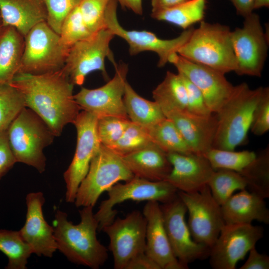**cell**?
I'll return each instance as SVG.
<instances>
[{"label": "cell", "mask_w": 269, "mask_h": 269, "mask_svg": "<svg viewBox=\"0 0 269 269\" xmlns=\"http://www.w3.org/2000/svg\"><path fill=\"white\" fill-rule=\"evenodd\" d=\"M10 84L22 94L26 107L36 114L55 136L80 113L71 82L63 69L42 74L18 73Z\"/></svg>", "instance_id": "cell-1"}, {"label": "cell", "mask_w": 269, "mask_h": 269, "mask_svg": "<svg viewBox=\"0 0 269 269\" xmlns=\"http://www.w3.org/2000/svg\"><path fill=\"white\" fill-rule=\"evenodd\" d=\"M93 209L79 210L81 220L76 225L68 220L66 213L57 210L53 226L57 250L74 264L98 269L108 260V250L97 239L98 223Z\"/></svg>", "instance_id": "cell-2"}, {"label": "cell", "mask_w": 269, "mask_h": 269, "mask_svg": "<svg viewBox=\"0 0 269 269\" xmlns=\"http://www.w3.org/2000/svg\"><path fill=\"white\" fill-rule=\"evenodd\" d=\"M263 87L251 89L242 83L216 114L217 128L212 148L234 150L247 139L255 108Z\"/></svg>", "instance_id": "cell-3"}, {"label": "cell", "mask_w": 269, "mask_h": 269, "mask_svg": "<svg viewBox=\"0 0 269 269\" xmlns=\"http://www.w3.org/2000/svg\"><path fill=\"white\" fill-rule=\"evenodd\" d=\"M177 53L182 57L224 74L235 71L236 62L231 40V30L219 23L200 22Z\"/></svg>", "instance_id": "cell-4"}, {"label": "cell", "mask_w": 269, "mask_h": 269, "mask_svg": "<svg viewBox=\"0 0 269 269\" xmlns=\"http://www.w3.org/2000/svg\"><path fill=\"white\" fill-rule=\"evenodd\" d=\"M7 134L16 162L31 166L39 173L45 171L43 150L55 135L36 114L24 108L9 125Z\"/></svg>", "instance_id": "cell-5"}, {"label": "cell", "mask_w": 269, "mask_h": 269, "mask_svg": "<svg viewBox=\"0 0 269 269\" xmlns=\"http://www.w3.org/2000/svg\"><path fill=\"white\" fill-rule=\"evenodd\" d=\"M134 177L121 155L101 144L79 185L74 203L77 207H93L104 192L120 181L127 182Z\"/></svg>", "instance_id": "cell-6"}, {"label": "cell", "mask_w": 269, "mask_h": 269, "mask_svg": "<svg viewBox=\"0 0 269 269\" xmlns=\"http://www.w3.org/2000/svg\"><path fill=\"white\" fill-rule=\"evenodd\" d=\"M24 37V45L18 73L42 74L62 69L69 48L59 34L46 22L32 28Z\"/></svg>", "instance_id": "cell-7"}, {"label": "cell", "mask_w": 269, "mask_h": 269, "mask_svg": "<svg viewBox=\"0 0 269 269\" xmlns=\"http://www.w3.org/2000/svg\"><path fill=\"white\" fill-rule=\"evenodd\" d=\"M178 190L168 182L152 181L137 177L124 183L118 182L108 191V198L101 202L94 214L98 231L111 224L118 213L113 207L124 201H155L161 204L169 202L178 196Z\"/></svg>", "instance_id": "cell-8"}, {"label": "cell", "mask_w": 269, "mask_h": 269, "mask_svg": "<svg viewBox=\"0 0 269 269\" xmlns=\"http://www.w3.org/2000/svg\"><path fill=\"white\" fill-rule=\"evenodd\" d=\"M114 36L105 27L70 47L62 69L74 85H82L87 76L95 71H101L104 78L108 80L106 58L108 57L115 67L117 65L110 48Z\"/></svg>", "instance_id": "cell-9"}, {"label": "cell", "mask_w": 269, "mask_h": 269, "mask_svg": "<svg viewBox=\"0 0 269 269\" xmlns=\"http://www.w3.org/2000/svg\"><path fill=\"white\" fill-rule=\"evenodd\" d=\"M242 27L231 31V40L239 75L261 77L268 54L269 38L259 15L253 12L244 17Z\"/></svg>", "instance_id": "cell-10"}, {"label": "cell", "mask_w": 269, "mask_h": 269, "mask_svg": "<svg viewBox=\"0 0 269 269\" xmlns=\"http://www.w3.org/2000/svg\"><path fill=\"white\" fill-rule=\"evenodd\" d=\"M117 1L110 0L105 13L106 27L115 36L124 39L129 45L131 55L143 51H152L158 56L157 66L164 67L170 56L177 53L179 48L189 39L194 29L190 27L185 29L178 37L171 39H163L154 33L146 30H128L120 24L117 15Z\"/></svg>", "instance_id": "cell-11"}, {"label": "cell", "mask_w": 269, "mask_h": 269, "mask_svg": "<svg viewBox=\"0 0 269 269\" xmlns=\"http://www.w3.org/2000/svg\"><path fill=\"white\" fill-rule=\"evenodd\" d=\"M97 121L96 115L82 111L73 123L77 131L76 147L72 160L64 173L65 200L68 203L74 202L79 185L101 145L97 133Z\"/></svg>", "instance_id": "cell-12"}, {"label": "cell", "mask_w": 269, "mask_h": 269, "mask_svg": "<svg viewBox=\"0 0 269 269\" xmlns=\"http://www.w3.org/2000/svg\"><path fill=\"white\" fill-rule=\"evenodd\" d=\"M178 195L188 212L187 225L193 239L210 248L225 225L221 205L207 185L195 192L178 191Z\"/></svg>", "instance_id": "cell-13"}, {"label": "cell", "mask_w": 269, "mask_h": 269, "mask_svg": "<svg viewBox=\"0 0 269 269\" xmlns=\"http://www.w3.org/2000/svg\"><path fill=\"white\" fill-rule=\"evenodd\" d=\"M146 220L142 213L134 210L124 218H117L101 231L109 238L115 269H125L129 262L144 253L146 248Z\"/></svg>", "instance_id": "cell-14"}, {"label": "cell", "mask_w": 269, "mask_h": 269, "mask_svg": "<svg viewBox=\"0 0 269 269\" xmlns=\"http://www.w3.org/2000/svg\"><path fill=\"white\" fill-rule=\"evenodd\" d=\"M261 227L251 224H225L212 247L209 257L214 269H235L237 263L263 238Z\"/></svg>", "instance_id": "cell-15"}, {"label": "cell", "mask_w": 269, "mask_h": 269, "mask_svg": "<svg viewBox=\"0 0 269 269\" xmlns=\"http://www.w3.org/2000/svg\"><path fill=\"white\" fill-rule=\"evenodd\" d=\"M160 207L166 234L178 261L188 269L189 264L209 257L210 248L196 242L191 236L185 218L187 209L178 195Z\"/></svg>", "instance_id": "cell-16"}, {"label": "cell", "mask_w": 269, "mask_h": 269, "mask_svg": "<svg viewBox=\"0 0 269 269\" xmlns=\"http://www.w3.org/2000/svg\"><path fill=\"white\" fill-rule=\"evenodd\" d=\"M115 69L113 78L104 85L93 89L82 87L74 95L81 110L98 118L115 116L129 119L123 100L128 66L122 62L115 66Z\"/></svg>", "instance_id": "cell-17"}, {"label": "cell", "mask_w": 269, "mask_h": 269, "mask_svg": "<svg viewBox=\"0 0 269 269\" xmlns=\"http://www.w3.org/2000/svg\"><path fill=\"white\" fill-rule=\"evenodd\" d=\"M168 62L199 89L212 113L218 112L233 92L235 86L217 70L192 62L177 53L170 56Z\"/></svg>", "instance_id": "cell-18"}, {"label": "cell", "mask_w": 269, "mask_h": 269, "mask_svg": "<svg viewBox=\"0 0 269 269\" xmlns=\"http://www.w3.org/2000/svg\"><path fill=\"white\" fill-rule=\"evenodd\" d=\"M45 198L41 192L26 196L27 211L24 225L19 231L23 241L38 256L52 257L57 250L53 226L45 220L42 210Z\"/></svg>", "instance_id": "cell-19"}, {"label": "cell", "mask_w": 269, "mask_h": 269, "mask_svg": "<svg viewBox=\"0 0 269 269\" xmlns=\"http://www.w3.org/2000/svg\"><path fill=\"white\" fill-rule=\"evenodd\" d=\"M172 169L165 179L178 191L186 193L198 191L207 185L215 170L203 155L168 153Z\"/></svg>", "instance_id": "cell-20"}, {"label": "cell", "mask_w": 269, "mask_h": 269, "mask_svg": "<svg viewBox=\"0 0 269 269\" xmlns=\"http://www.w3.org/2000/svg\"><path fill=\"white\" fill-rule=\"evenodd\" d=\"M142 213L146 220L145 253L161 269H186L173 253L164 228L159 203L147 201Z\"/></svg>", "instance_id": "cell-21"}, {"label": "cell", "mask_w": 269, "mask_h": 269, "mask_svg": "<svg viewBox=\"0 0 269 269\" xmlns=\"http://www.w3.org/2000/svg\"><path fill=\"white\" fill-rule=\"evenodd\" d=\"M164 114L175 124L193 153L204 155L212 148L217 124L216 116H199L187 110H172Z\"/></svg>", "instance_id": "cell-22"}, {"label": "cell", "mask_w": 269, "mask_h": 269, "mask_svg": "<svg viewBox=\"0 0 269 269\" xmlns=\"http://www.w3.org/2000/svg\"><path fill=\"white\" fill-rule=\"evenodd\" d=\"M122 157L135 177L149 181L165 180L172 169L167 153L153 142Z\"/></svg>", "instance_id": "cell-23"}, {"label": "cell", "mask_w": 269, "mask_h": 269, "mask_svg": "<svg viewBox=\"0 0 269 269\" xmlns=\"http://www.w3.org/2000/svg\"><path fill=\"white\" fill-rule=\"evenodd\" d=\"M225 224L269 223V210L265 199L245 189L232 195L221 206Z\"/></svg>", "instance_id": "cell-24"}, {"label": "cell", "mask_w": 269, "mask_h": 269, "mask_svg": "<svg viewBox=\"0 0 269 269\" xmlns=\"http://www.w3.org/2000/svg\"><path fill=\"white\" fill-rule=\"evenodd\" d=\"M0 15L3 26L13 27L24 37L46 21L47 11L42 0H0Z\"/></svg>", "instance_id": "cell-25"}, {"label": "cell", "mask_w": 269, "mask_h": 269, "mask_svg": "<svg viewBox=\"0 0 269 269\" xmlns=\"http://www.w3.org/2000/svg\"><path fill=\"white\" fill-rule=\"evenodd\" d=\"M24 37L15 28L3 26L0 32V84L10 83L19 72Z\"/></svg>", "instance_id": "cell-26"}, {"label": "cell", "mask_w": 269, "mask_h": 269, "mask_svg": "<svg viewBox=\"0 0 269 269\" xmlns=\"http://www.w3.org/2000/svg\"><path fill=\"white\" fill-rule=\"evenodd\" d=\"M123 100L131 122L144 128H149L166 118L156 102L147 100L139 96L128 81Z\"/></svg>", "instance_id": "cell-27"}, {"label": "cell", "mask_w": 269, "mask_h": 269, "mask_svg": "<svg viewBox=\"0 0 269 269\" xmlns=\"http://www.w3.org/2000/svg\"><path fill=\"white\" fill-rule=\"evenodd\" d=\"M152 97L164 114L172 110H187L186 90L179 73L167 71L163 81L152 91Z\"/></svg>", "instance_id": "cell-28"}, {"label": "cell", "mask_w": 269, "mask_h": 269, "mask_svg": "<svg viewBox=\"0 0 269 269\" xmlns=\"http://www.w3.org/2000/svg\"><path fill=\"white\" fill-rule=\"evenodd\" d=\"M206 1V0H187L171 8L151 13V16L185 30L203 20Z\"/></svg>", "instance_id": "cell-29"}, {"label": "cell", "mask_w": 269, "mask_h": 269, "mask_svg": "<svg viewBox=\"0 0 269 269\" xmlns=\"http://www.w3.org/2000/svg\"><path fill=\"white\" fill-rule=\"evenodd\" d=\"M146 129L152 142L166 153L174 152L188 154L193 153L183 136L170 119L165 118Z\"/></svg>", "instance_id": "cell-30"}, {"label": "cell", "mask_w": 269, "mask_h": 269, "mask_svg": "<svg viewBox=\"0 0 269 269\" xmlns=\"http://www.w3.org/2000/svg\"><path fill=\"white\" fill-rule=\"evenodd\" d=\"M245 179L246 189L264 198L269 197V149H264L241 172Z\"/></svg>", "instance_id": "cell-31"}, {"label": "cell", "mask_w": 269, "mask_h": 269, "mask_svg": "<svg viewBox=\"0 0 269 269\" xmlns=\"http://www.w3.org/2000/svg\"><path fill=\"white\" fill-rule=\"evenodd\" d=\"M0 251L8 259L6 269H26L28 259L33 254L19 231L0 230Z\"/></svg>", "instance_id": "cell-32"}, {"label": "cell", "mask_w": 269, "mask_h": 269, "mask_svg": "<svg viewBox=\"0 0 269 269\" xmlns=\"http://www.w3.org/2000/svg\"><path fill=\"white\" fill-rule=\"evenodd\" d=\"M207 185L213 198L221 206L235 191L247 187L244 178L239 172L225 169L215 170Z\"/></svg>", "instance_id": "cell-33"}, {"label": "cell", "mask_w": 269, "mask_h": 269, "mask_svg": "<svg viewBox=\"0 0 269 269\" xmlns=\"http://www.w3.org/2000/svg\"><path fill=\"white\" fill-rule=\"evenodd\" d=\"M214 169H225L241 172L256 157L253 151L224 150L212 148L203 155Z\"/></svg>", "instance_id": "cell-34"}, {"label": "cell", "mask_w": 269, "mask_h": 269, "mask_svg": "<svg viewBox=\"0 0 269 269\" xmlns=\"http://www.w3.org/2000/svg\"><path fill=\"white\" fill-rule=\"evenodd\" d=\"M25 107L24 97L19 90L10 83L0 84V132L6 131Z\"/></svg>", "instance_id": "cell-35"}, {"label": "cell", "mask_w": 269, "mask_h": 269, "mask_svg": "<svg viewBox=\"0 0 269 269\" xmlns=\"http://www.w3.org/2000/svg\"><path fill=\"white\" fill-rule=\"evenodd\" d=\"M152 142L145 128L131 122L120 138L110 148L123 156L143 148Z\"/></svg>", "instance_id": "cell-36"}, {"label": "cell", "mask_w": 269, "mask_h": 269, "mask_svg": "<svg viewBox=\"0 0 269 269\" xmlns=\"http://www.w3.org/2000/svg\"><path fill=\"white\" fill-rule=\"evenodd\" d=\"M59 35L62 43L69 48L76 42L92 35L82 19L79 5L64 19Z\"/></svg>", "instance_id": "cell-37"}, {"label": "cell", "mask_w": 269, "mask_h": 269, "mask_svg": "<svg viewBox=\"0 0 269 269\" xmlns=\"http://www.w3.org/2000/svg\"><path fill=\"white\" fill-rule=\"evenodd\" d=\"M131 121L115 116L98 118L97 129L101 144L109 147L113 145L122 136Z\"/></svg>", "instance_id": "cell-38"}, {"label": "cell", "mask_w": 269, "mask_h": 269, "mask_svg": "<svg viewBox=\"0 0 269 269\" xmlns=\"http://www.w3.org/2000/svg\"><path fill=\"white\" fill-rule=\"evenodd\" d=\"M110 0H82L79 5L82 19L92 35L105 28V13Z\"/></svg>", "instance_id": "cell-39"}, {"label": "cell", "mask_w": 269, "mask_h": 269, "mask_svg": "<svg viewBox=\"0 0 269 269\" xmlns=\"http://www.w3.org/2000/svg\"><path fill=\"white\" fill-rule=\"evenodd\" d=\"M47 11L46 22L58 34L67 16L82 0H42Z\"/></svg>", "instance_id": "cell-40"}, {"label": "cell", "mask_w": 269, "mask_h": 269, "mask_svg": "<svg viewBox=\"0 0 269 269\" xmlns=\"http://www.w3.org/2000/svg\"><path fill=\"white\" fill-rule=\"evenodd\" d=\"M250 130L256 135H262L269 130V87H263L260 99L254 112Z\"/></svg>", "instance_id": "cell-41"}, {"label": "cell", "mask_w": 269, "mask_h": 269, "mask_svg": "<svg viewBox=\"0 0 269 269\" xmlns=\"http://www.w3.org/2000/svg\"><path fill=\"white\" fill-rule=\"evenodd\" d=\"M179 73L184 83L187 98V110L193 114L208 117L212 115V113L207 107L203 96L191 81L183 74Z\"/></svg>", "instance_id": "cell-42"}, {"label": "cell", "mask_w": 269, "mask_h": 269, "mask_svg": "<svg viewBox=\"0 0 269 269\" xmlns=\"http://www.w3.org/2000/svg\"><path fill=\"white\" fill-rule=\"evenodd\" d=\"M16 162L9 144L7 130L0 132V180Z\"/></svg>", "instance_id": "cell-43"}, {"label": "cell", "mask_w": 269, "mask_h": 269, "mask_svg": "<svg viewBox=\"0 0 269 269\" xmlns=\"http://www.w3.org/2000/svg\"><path fill=\"white\" fill-rule=\"evenodd\" d=\"M249 252V257L240 269H269V257L267 255L260 254L255 247Z\"/></svg>", "instance_id": "cell-44"}, {"label": "cell", "mask_w": 269, "mask_h": 269, "mask_svg": "<svg viewBox=\"0 0 269 269\" xmlns=\"http://www.w3.org/2000/svg\"><path fill=\"white\" fill-rule=\"evenodd\" d=\"M125 269H161L160 267L145 252L132 259Z\"/></svg>", "instance_id": "cell-45"}, {"label": "cell", "mask_w": 269, "mask_h": 269, "mask_svg": "<svg viewBox=\"0 0 269 269\" xmlns=\"http://www.w3.org/2000/svg\"><path fill=\"white\" fill-rule=\"evenodd\" d=\"M236 8L237 13L243 17L253 12L255 0H229Z\"/></svg>", "instance_id": "cell-46"}, {"label": "cell", "mask_w": 269, "mask_h": 269, "mask_svg": "<svg viewBox=\"0 0 269 269\" xmlns=\"http://www.w3.org/2000/svg\"><path fill=\"white\" fill-rule=\"evenodd\" d=\"M187 0H151V13L174 7Z\"/></svg>", "instance_id": "cell-47"}, {"label": "cell", "mask_w": 269, "mask_h": 269, "mask_svg": "<svg viewBox=\"0 0 269 269\" xmlns=\"http://www.w3.org/2000/svg\"><path fill=\"white\" fill-rule=\"evenodd\" d=\"M123 7L132 10L135 13L141 15L143 13L142 0H116Z\"/></svg>", "instance_id": "cell-48"}, {"label": "cell", "mask_w": 269, "mask_h": 269, "mask_svg": "<svg viewBox=\"0 0 269 269\" xmlns=\"http://www.w3.org/2000/svg\"><path fill=\"white\" fill-rule=\"evenodd\" d=\"M269 6V0H255L254 9L264 7H268Z\"/></svg>", "instance_id": "cell-49"}, {"label": "cell", "mask_w": 269, "mask_h": 269, "mask_svg": "<svg viewBox=\"0 0 269 269\" xmlns=\"http://www.w3.org/2000/svg\"><path fill=\"white\" fill-rule=\"evenodd\" d=\"M3 27V25L2 21L0 15V32L1 30H2Z\"/></svg>", "instance_id": "cell-50"}]
</instances>
